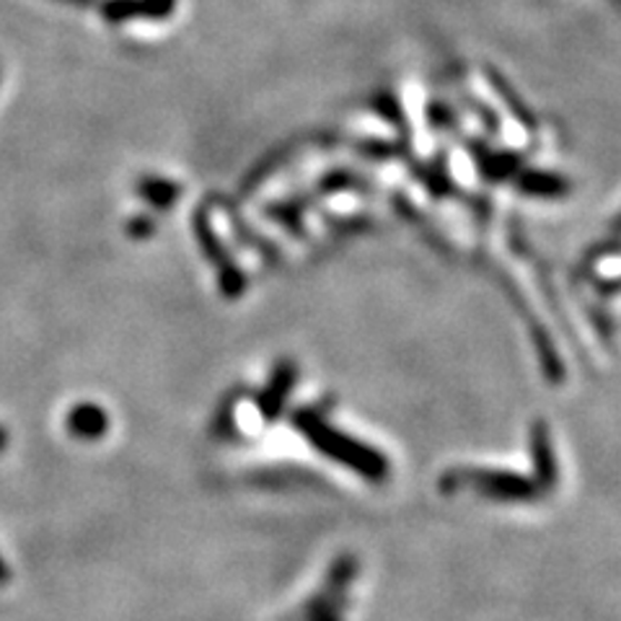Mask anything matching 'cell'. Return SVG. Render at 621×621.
Here are the masks:
<instances>
[{
	"label": "cell",
	"instance_id": "obj_1",
	"mask_svg": "<svg viewBox=\"0 0 621 621\" xmlns=\"http://www.w3.org/2000/svg\"><path fill=\"white\" fill-rule=\"evenodd\" d=\"M311 432V438L317 440V443L324 448V451H329L334 455V459H342V461H348L350 467H355L363 471V474L368 477H375L379 479L383 474V463L375 459V455H371L365 451V448H360L358 443H350V440H342V438H337V432H329L324 424H319V422H313L306 428Z\"/></svg>",
	"mask_w": 621,
	"mask_h": 621
},
{
	"label": "cell",
	"instance_id": "obj_2",
	"mask_svg": "<svg viewBox=\"0 0 621 621\" xmlns=\"http://www.w3.org/2000/svg\"><path fill=\"white\" fill-rule=\"evenodd\" d=\"M70 424H73L76 432H83L86 438H97V432H101V428L107 424V417L93 410V407H83V410H76Z\"/></svg>",
	"mask_w": 621,
	"mask_h": 621
},
{
	"label": "cell",
	"instance_id": "obj_3",
	"mask_svg": "<svg viewBox=\"0 0 621 621\" xmlns=\"http://www.w3.org/2000/svg\"><path fill=\"white\" fill-rule=\"evenodd\" d=\"M8 580V568L3 564V560H0V585H3Z\"/></svg>",
	"mask_w": 621,
	"mask_h": 621
}]
</instances>
